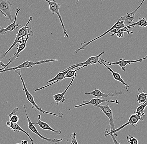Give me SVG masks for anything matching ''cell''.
<instances>
[{"mask_svg": "<svg viewBox=\"0 0 147 144\" xmlns=\"http://www.w3.org/2000/svg\"><path fill=\"white\" fill-rule=\"evenodd\" d=\"M15 73H17L19 76H20V79H21V81L22 82L23 85V90L24 91L26 95V98H27L29 102L32 104V108H35L38 111H39L41 113L43 114H48L51 115H55V116H57V117H59V118H62L63 116V114L62 113H60L59 114L49 112L46 111H44L42 110L41 108H39L37 104L36 103L34 99V97L33 95L29 92L28 90L26 88V86L25 83L22 77V75H21V70L20 69H17L15 70Z\"/></svg>", "mask_w": 147, "mask_h": 144, "instance_id": "6da1fadb", "label": "cell"}, {"mask_svg": "<svg viewBox=\"0 0 147 144\" xmlns=\"http://www.w3.org/2000/svg\"><path fill=\"white\" fill-rule=\"evenodd\" d=\"M58 59H50L45 60H40L37 62H34V61H26L20 65H18L17 66L14 67L7 68L4 69L2 70H0V73L7 72V71H12V70H16L20 69L22 68H28L33 67L36 65H40L43 63H50V62H55V61H58Z\"/></svg>", "mask_w": 147, "mask_h": 144, "instance_id": "7a4b0ae2", "label": "cell"}, {"mask_svg": "<svg viewBox=\"0 0 147 144\" xmlns=\"http://www.w3.org/2000/svg\"><path fill=\"white\" fill-rule=\"evenodd\" d=\"M128 87L125 86V87L119 91L116 92H110L109 93H104L102 92L100 89H95L94 90L91 92H86L84 93L85 95H90L92 96H95L97 98H109V97H118L120 95H124L128 91Z\"/></svg>", "mask_w": 147, "mask_h": 144, "instance_id": "3957f363", "label": "cell"}, {"mask_svg": "<svg viewBox=\"0 0 147 144\" xmlns=\"http://www.w3.org/2000/svg\"><path fill=\"white\" fill-rule=\"evenodd\" d=\"M142 121H144L142 117H141L137 114H134L130 115V117L129 118L128 121L125 124L123 125L120 126L119 128L115 129V130H114V131H110V132L106 129L105 132L113 134L115 137H117L118 136L117 134V132L123 129L124 127H125L126 126H127L129 125H132L133 127H136L139 123L140 122Z\"/></svg>", "mask_w": 147, "mask_h": 144, "instance_id": "277c9868", "label": "cell"}, {"mask_svg": "<svg viewBox=\"0 0 147 144\" xmlns=\"http://www.w3.org/2000/svg\"><path fill=\"white\" fill-rule=\"evenodd\" d=\"M24 109L26 115V118L27 119L28 126V128L31 130L32 133L35 134L37 135L41 139L46 140L47 142H49V143H50L51 144H58L60 142L62 141V140H63L62 138H60L59 139H56V138H54L53 139H49V138H47V137L43 136L42 135H41L40 133L37 131L36 127H35V125H33V123H32L31 120H30V118L28 117L27 112H26L25 105H24Z\"/></svg>", "mask_w": 147, "mask_h": 144, "instance_id": "5b68a950", "label": "cell"}, {"mask_svg": "<svg viewBox=\"0 0 147 144\" xmlns=\"http://www.w3.org/2000/svg\"><path fill=\"white\" fill-rule=\"evenodd\" d=\"M125 27V26L123 21H117L116 23H115L114 25H113L111 28H110L109 30H107V31L105 32L102 34L101 35H100L99 36L97 37L96 38H94V39H93V40H91V41H89V42H82V43H81V48H80L75 50V53H76V54H77V53H79L81 50H84L85 49L86 47L92 43V42L96 41V40H97V39H99V38H101L105 36V35L107 34L108 33H110L111 31L113 30V29L117 28H124Z\"/></svg>", "mask_w": 147, "mask_h": 144, "instance_id": "8992f818", "label": "cell"}, {"mask_svg": "<svg viewBox=\"0 0 147 144\" xmlns=\"http://www.w3.org/2000/svg\"><path fill=\"white\" fill-rule=\"evenodd\" d=\"M45 1H46L48 3L49 9L51 13L53 14H56L58 16L60 21L61 23V26H62L63 31H64V37H69L68 35L67 34V30H66L65 26H64L63 20H62L61 15L60 13L59 10L60 9V4L58 3L55 0H52L51 1H49V0H45Z\"/></svg>", "mask_w": 147, "mask_h": 144, "instance_id": "52a82bcc", "label": "cell"}, {"mask_svg": "<svg viewBox=\"0 0 147 144\" xmlns=\"http://www.w3.org/2000/svg\"><path fill=\"white\" fill-rule=\"evenodd\" d=\"M32 28L31 27H28V33L27 36H26V40L24 41V42L23 44H21L18 46L17 47V51L16 53H15L13 56H11L9 58V63L6 64V66H5V67L3 68H2L0 69V70H2L5 69V68L8 67L9 65H10L12 62H13L14 60H17L18 59V57L19 56V54L21 53L22 51H23L25 48H26V44L30 36H32L33 34V32L32 31Z\"/></svg>", "mask_w": 147, "mask_h": 144, "instance_id": "ba28073f", "label": "cell"}, {"mask_svg": "<svg viewBox=\"0 0 147 144\" xmlns=\"http://www.w3.org/2000/svg\"><path fill=\"white\" fill-rule=\"evenodd\" d=\"M147 59V55L145 57L141 59H138L136 60H125L123 58H120V60L119 61H117V62H110L108 61H106L104 60L102 58H100V60L104 63H108L107 66H112L113 65H117L119 66L120 68L123 71H125V67L127 65H130L131 63H136L137 62H142L144 60Z\"/></svg>", "mask_w": 147, "mask_h": 144, "instance_id": "9c48e42d", "label": "cell"}, {"mask_svg": "<svg viewBox=\"0 0 147 144\" xmlns=\"http://www.w3.org/2000/svg\"><path fill=\"white\" fill-rule=\"evenodd\" d=\"M12 5L8 0H0V13L7 17L11 22L13 23V19L11 15Z\"/></svg>", "mask_w": 147, "mask_h": 144, "instance_id": "30bf717a", "label": "cell"}, {"mask_svg": "<svg viewBox=\"0 0 147 144\" xmlns=\"http://www.w3.org/2000/svg\"><path fill=\"white\" fill-rule=\"evenodd\" d=\"M94 106L100 108L101 111L109 118V120H110V131H113L115 130L113 116V111L110 108L108 104H107L105 105H96V106Z\"/></svg>", "mask_w": 147, "mask_h": 144, "instance_id": "8fae6325", "label": "cell"}, {"mask_svg": "<svg viewBox=\"0 0 147 144\" xmlns=\"http://www.w3.org/2000/svg\"><path fill=\"white\" fill-rule=\"evenodd\" d=\"M145 1V0H142L140 4L133 11L130 13H126L124 16H121L117 21H123L125 26H128V25L132 24L133 23L134 19H135V14L137 11L140 8Z\"/></svg>", "mask_w": 147, "mask_h": 144, "instance_id": "7c38bea8", "label": "cell"}, {"mask_svg": "<svg viewBox=\"0 0 147 144\" xmlns=\"http://www.w3.org/2000/svg\"><path fill=\"white\" fill-rule=\"evenodd\" d=\"M105 102H113V103L118 104H119V102L117 100H106L99 98H96L92 99L90 100H83L82 104L80 105H76L74 108H80V107H82V106L87 105V104H92L94 106L96 105H100V104Z\"/></svg>", "mask_w": 147, "mask_h": 144, "instance_id": "4fadbf2b", "label": "cell"}, {"mask_svg": "<svg viewBox=\"0 0 147 144\" xmlns=\"http://www.w3.org/2000/svg\"><path fill=\"white\" fill-rule=\"evenodd\" d=\"M105 51H103V52H102V53L97 55V56L90 57L86 61L82 62V63L74 64V65H72V66H71L70 67H69V68H67L66 69H69L72 68L73 67L75 66H78V67H82L84 65H87L88 66L89 65H93V64H97V63H100V64H101V61L100 60V58L101 56H102L103 54H105Z\"/></svg>", "mask_w": 147, "mask_h": 144, "instance_id": "5bb4252c", "label": "cell"}, {"mask_svg": "<svg viewBox=\"0 0 147 144\" xmlns=\"http://www.w3.org/2000/svg\"><path fill=\"white\" fill-rule=\"evenodd\" d=\"M16 10V11L15 14V16L14 21L13 22L9 25V26L6 27V28H4L3 26H0V34L1 35H5L7 32L13 31L14 30L17 29L18 27H22V25L16 23L17 17L18 16V13L20 11L21 9H19V8H17Z\"/></svg>", "mask_w": 147, "mask_h": 144, "instance_id": "9a60e30c", "label": "cell"}, {"mask_svg": "<svg viewBox=\"0 0 147 144\" xmlns=\"http://www.w3.org/2000/svg\"><path fill=\"white\" fill-rule=\"evenodd\" d=\"M77 73H75V75L72 78V79H71V81L70 82L68 86L66 88V89L63 92L61 93H58V94L53 95V97L54 98V100H55V103L57 104V106H58L59 104L64 103L65 102V101H66V99H65V98L64 97V95L66 94V92L67 91L69 88L72 85L74 80V79L77 76Z\"/></svg>", "mask_w": 147, "mask_h": 144, "instance_id": "2e32d148", "label": "cell"}, {"mask_svg": "<svg viewBox=\"0 0 147 144\" xmlns=\"http://www.w3.org/2000/svg\"><path fill=\"white\" fill-rule=\"evenodd\" d=\"M34 125H38L41 129L44 130H47V131H49L54 132L58 135H60L61 134V131L60 130H55L51 127L46 122L42 121L41 120V115H38V121L36 123H33Z\"/></svg>", "mask_w": 147, "mask_h": 144, "instance_id": "e0dca14e", "label": "cell"}, {"mask_svg": "<svg viewBox=\"0 0 147 144\" xmlns=\"http://www.w3.org/2000/svg\"><path fill=\"white\" fill-rule=\"evenodd\" d=\"M6 124L7 126L11 128V130L12 131H13V132H15L16 131H18V132H22L26 134V135L28 137V138L31 140V144H35L34 143V140L29 135V133H28V132L26 131L23 130L22 128L20 126V125H19L17 123H11L9 121L6 122Z\"/></svg>", "mask_w": 147, "mask_h": 144, "instance_id": "ac0fdd59", "label": "cell"}, {"mask_svg": "<svg viewBox=\"0 0 147 144\" xmlns=\"http://www.w3.org/2000/svg\"><path fill=\"white\" fill-rule=\"evenodd\" d=\"M126 32L128 35H130L131 34L133 33V31H129L128 29H125L124 28H117L113 29L111 31L110 33H113L112 34L110 35L111 37L115 35H116L117 37L119 38H123L124 33Z\"/></svg>", "mask_w": 147, "mask_h": 144, "instance_id": "d6986e66", "label": "cell"}, {"mask_svg": "<svg viewBox=\"0 0 147 144\" xmlns=\"http://www.w3.org/2000/svg\"><path fill=\"white\" fill-rule=\"evenodd\" d=\"M100 61H101V64H103V65L105 66L107 68V69H108V70H110V72L112 73L113 77L114 79L115 80L121 82V83H123V84L125 86H127V87H129V86L128 84H127V83L124 81L123 80L122 78V77H121V76H120V74H119V73H118V72H115V71H114L112 69H111V68L109 67L108 66H107V65L105 64L103 62L101 61V60H100Z\"/></svg>", "mask_w": 147, "mask_h": 144, "instance_id": "ffe728a7", "label": "cell"}, {"mask_svg": "<svg viewBox=\"0 0 147 144\" xmlns=\"http://www.w3.org/2000/svg\"><path fill=\"white\" fill-rule=\"evenodd\" d=\"M139 26L140 27V29H142L147 26V21L146 18H139L138 21L137 22H133L132 24L128 25V26H125L124 27L125 29H130V28L137 26Z\"/></svg>", "mask_w": 147, "mask_h": 144, "instance_id": "44dd1931", "label": "cell"}, {"mask_svg": "<svg viewBox=\"0 0 147 144\" xmlns=\"http://www.w3.org/2000/svg\"><path fill=\"white\" fill-rule=\"evenodd\" d=\"M32 20H33V17L32 16H30L29 18V20L26 23V24L25 25L22 27L20 28L18 32H17V34L16 37V38L21 37L27 36L28 33V25Z\"/></svg>", "mask_w": 147, "mask_h": 144, "instance_id": "7402d4cb", "label": "cell"}, {"mask_svg": "<svg viewBox=\"0 0 147 144\" xmlns=\"http://www.w3.org/2000/svg\"><path fill=\"white\" fill-rule=\"evenodd\" d=\"M138 94L137 100L138 103L141 104L145 103L147 100V94L144 92V90L139 88L138 89Z\"/></svg>", "mask_w": 147, "mask_h": 144, "instance_id": "603a6c76", "label": "cell"}, {"mask_svg": "<svg viewBox=\"0 0 147 144\" xmlns=\"http://www.w3.org/2000/svg\"><path fill=\"white\" fill-rule=\"evenodd\" d=\"M147 106V100L145 103L142 104L141 105H140L136 108V110L135 111L134 113L137 114L138 115L141 117L146 116L144 111H145V108Z\"/></svg>", "mask_w": 147, "mask_h": 144, "instance_id": "cb8c5ba5", "label": "cell"}, {"mask_svg": "<svg viewBox=\"0 0 147 144\" xmlns=\"http://www.w3.org/2000/svg\"><path fill=\"white\" fill-rule=\"evenodd\" d=\"M87 66H88L87 65H84L80 67L78 69H77L74 70V69H73L70 70H69L67 73V74H66L65 76L64 77V79L66 78H73L77 71H78L80 70L81 69Z\"/></svg>", "mask_w": 147, "mask_h": 144, "instance_id": "d4e9b609", "label": "cell"}, {"mask_svg": "<svg viewBox=\"0 0 147 144\" xmlns=\"http://www.w3.org/2000/svg\"><path fill=\"white\" fill-rule=\"evenodd\" d=\"M77 135V133L76 132H74L70 136V138L68 139L67 141L70 142V144H78V140H77L76 137Z\"/></svg>", "mask_w": 147, "mask_h": 144, "instance_id": "484cf974", "label": "cell"}, {"mask_svg": "<svg viewBox=\"0 0 147 144\" xmlns=\"http://www.w3.org/2000/svg\"><path fill=\"white\" fill-rule=\"evenodd\" d=\"M127 140L129 144H139L138 140L133 135H128L127 137Z\"/></svg>", "mask_w": 147, "mask_h": 144, "instance_id": "4316f807", "label": "cell"}, {"mask_svg": "<svg viewBox=\"0 0 147 144\" xmlns=\"http://www.w3.org/2000/svg\"><path fill=\"white\" fill-rule=\"evenodd\" d=\"M8 115L9 117V119H10L9 121L11 123H17L19 121V117L17 115L13 114V115H11L8 114Z\"/></svg>", "mask_w": 147, "mask_h": 144, "instance_id": "83f0119b", "label": "cell"}, {"mask_svg": "<svg viewBox=\"0 0 147 144\" xmlns=\"http://www.w3.org/2000/svg\"><path fill=\"white\" fill-rule=\"evenodd\" d=\"M105 133H106V134L105 135V136L107 137L108 135L111 136V137H112V140H113V141L114 143L115 144H121L117 142V140L116 139L115 137L113 134L110 133H108V132H105Z\"/></svg>", "mask_w": 147, "mask_h": 144, "instance_id": "f1b7e54d", "label": "cell"}, {"mask_svg": "<svg viewBox=\"0 0 147 144\" xmlns=\"http://www.w3.org/2000/svg\"><path fill=\"white\" fill-rule=\"evenodd\" d=\"M21 143L22 144H28V142L27 140H22L21 141Z\"/></svg>", "mask_w": 147, "mask_h": 144, "instance_id": "f546056e", "label": "cell"}, {"mask_svg": "<svg viewBox=\"0 0 147 144\" xmlns=\"http://www.w3.org/2000/svg\"><path fill=\"white\" fill-rule=\"evenodd\" d=\"M0 66H2L3 68H4L5 66H6V65H5L4 63H3V62H1V61H0Z\"/></svg>", "mask_w": 147, "mask_h": 144, "instance_id": "4dcf8cb0", "label": "cell"}, {"mask_svg": "<svg viewBox=\"0 0 147 144\" xmlns=\"http://www.w3.org/2000/svg\"><path fill=\"white\" fill-rule=\"evenodd\" d=\"M79 0H77L76 2V3L77 4H78V2H79Z\"/></svg>", "mask_w": 147, "mask_h": 144, "instance_id": "1f68e13d", "label": "cell"}, {"mask_svg": "<svg viewBox=\"0 0 147 144\" xmlns=\"http://www.w3.org/2000/svg\"><path fill=\"white\" fill-rule=\"evenodd\" d=\"M22 144V143H17V144Z\"/></svg>", "mask_w": 147, "mask_h": 144, "instance_id": "d6a6232c", "label": "cell"}]
</instances>
